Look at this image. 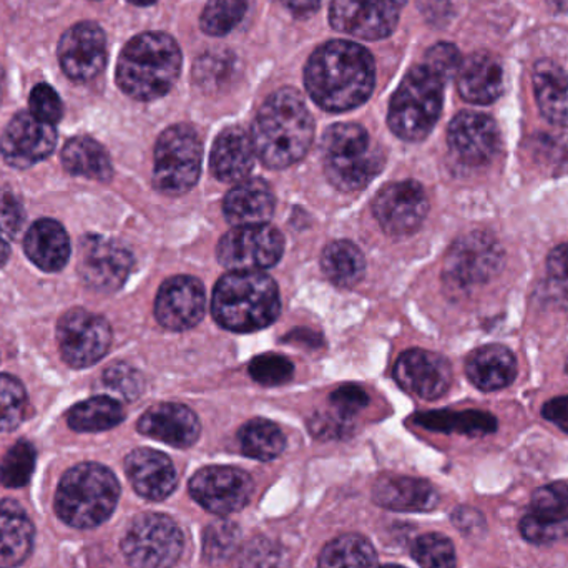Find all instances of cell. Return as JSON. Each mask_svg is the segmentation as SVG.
I'll use <instances>...</instances> for the list:
<instances>
[{"instance_id": "cell-1", "label": "cell", "mask_w": 568, "mask_h": 568, "mask_svg": "<svg viewBox=\"0 0 568 568\" xmlns=\"http://www.w3.org/2000/svg\"><path fill=\"white\" fill-rule=\"evenodd\" d=\"M376 82L373 55L359 43L333 40L307 60L304 83L311 99L327 112H346L369 99Z\"/></svg>"}, {"instance_id": "cell-2", "label": "cell", "mask_w": 568, "mask_h": 568, "mask_svg": "<svg viewBox=\"0 0 568 568\" xmlns=\"http://www.w3.org/2000/svg\"><path fill=\"white\" fill-rule=\"evenodd\" d=\"M313 135V116L293 89L273 93L260 109L252 130L256 155L275 170L287 169L304 159Z\"/></svg>"}, {"instance_id": "cell-3", "label": "cell", "mask_w": 568, "mask_h": 568, "mask_svg": "<svg viewBox=\"0 0 568 568\" xmlns=\"http://www.w3.org/2000/svg\"><path fill=\"white\" fill-rule=\"evenodd\" d=\"M182 70V52L172 37L140 33L120 53L116 82L135 100L160 99L170 92Z\"/></svg>"}, {"instance_id": "cell-4", "label": "cell", "mask_w": 568, "mask_h": 568, "mask_svg": "<svg viewBox=\"0 0 568 568\" xmlns=\"http://www.w3.org/2000/svg\"><path fill=\"white\" fill-rule=\"evenodd\" d=\"M282 310L275 280L262 272H232L216 283L212 311L216 323L235 333L270 326Z\"/></svg>"}, {"instance_id": "cell-5", "label": "cell", "mask_w": 568, "mask_h": 568, "mask_svg": "<svg viewBox=\"0 0 568 568\" xmlns=\"http://www.w3.org/2000/svg\"><path fill=\"white\" fill-rule=\"evenodd\" d=\"M120 484L109 467L83 463L63 474L55 493V513L73 529H95L119 504Z\"/></svg>"}, {"instance_id": "cell-6", "label": "cell", "mask_w": 568, "mask_h": 568, "mask_svg": "<svg viewBox=\"0 0 568 568\" xmlns=\"http://www.w3.org/2000/svg\"><path fill=\"white\" fill-rule=\"evenodd\" d=\"M444 83L429 67L416 65L407 72L389 105L390 130L406 142H420L433 132L443 112Z\"/></svg>"}, {"instance_id": "cell-7", "label": "cell", "mask_w": 568, "mask_h": 568, "mask_svg": "<svg viewBox=\"0 0 568 568\" xmlns=\"http://www.w3.org/2000/svg\"><path fill=\"white\" fill-rule=\"evenodd\" d=\"M324 172L341 192L364 189L383 169L384 156L357 123H337L323 136Z\"/></svg>"}, {"instance_id": "cell-8", "label": "cell", "mask_w": 568, "mask_h": 568, "mask_svg": "<svg viewBox=\"0 0 568 568\" xmlns=\"http://www.w3.org/2000/svg\"><path fill=\"white\" fill-rule=\"evenodd\" d=\"M202 140L189 125H173L155 146L153 183L165 195H183L196 185L202 172Z\"/></svg>"}, {"instance_id": "cell-9", "label": "cell", "mask_w": 568, "mask_h": 568, "mask_svg": "<svg viewBox=\"0 0 568 568\" xmlns=\"http://www.w3.org/2000/svg\"><path fill=\"white\" fill-rule=\"evenodd\" d=\"M185 549V537L172 517L142 514L130 524L122 552L132 568H173Z\"/></svg>"}, {"instance_id": "cell-10", "label": "cell", "mask_w": 568, "mask_h": 568, "mask_svg": "<svg viewBox=\"0 0 568 568\" xmlns=\"http://www.w3.org/2000/svg\"><path fill=\"white\" fill-rule=\"evenodd\" d=\"M284 252L282 233L270 225L239 226L220 240L219 262L232 272H262L280 262Z\"/></svg>"}, {"instance_id": "cell-11", "label": "cell", "mask_w": 568, "mask_h": 568, "mask_svg": "<svg viewBox=\"0 0 568 568\" xmlns=\"http://www.w3.org/2000/svg\"><path fill=\"white\" fill-rule=\"evenodd\" d=\"M255 484L245 470L229 466L200 469L190 480L193 499L215 516H232L248 506Z\"/></svg>"}, {"instance_id": "cell-12", "label": "cell", "mask_w": 568, "mask_h": 568, "mask_svg": "<svg viewBox=\"0 0 568 568\" xmlns=\"http://www.w3.org/2000/svg\"><path fill=\"white\" fill-rule=\"evenodd\" d=\"M60 353L72 367H87L102 359L112 343V329L99 314L72 310L57 326Z\"/></svg>"}, {"instance_id": "cell-13", "label": "cell", "mask_w": 568, "mask_h": 568, "mask_svg": "<svg viewBox=\"0 0 568 568\" xmlns=\"http://www.w3.org/2000/svg\"><path fill=\"white\" fill-rule=\"evenodd\" d=\"M503 265L499 243L483 232L469 233L454 243L444 265V276L454 286L470 287L490 282Z\"/></svg>"}, {"instance_id": "cell-14", "label": "cell", "mask_w": 568, "mask_h": 568, "mask_svg": "<svg viewBox=\"0 0 568 568\" xmlns=\"http://www.w3.org/2000/svg\"><path fill=\"white\" fill-rule=\"evenodd\" d=\"M406 0H333L329 20L334 29L357 39L381 40L396 29Z\"/></svg>"}, {"instance_id": "cell-15", "label": "cell", "mask_w": 568, "mask_h": 568, "mask_svg": "<svg viewBox=\"0 0 568 568\" xmlns=\"http://www.w3.org/2000/svg\"><path fill=\"white\" fill-rule=\"evenodd\" d=\"M132 253L103 236L89 235L80 246L79 273L90 287L103 293L119 290L132 272Z\"/></svg>"}, {"instance_id": "cell-16", "label": "cell", "mask_w": 568, "mask_h": 568, "mask_svg": "<svg viewBox=\"0 0 568 568\" xmlns=\"http://www.w3.org/2000/svg\"><path fill=\"white\" fill-rule=\"evenodd\" d=\"M373 212L387 235H410L423 225L429 212V202L419 183H390L374 200Z\"/></svg>"}, {"instance_id": "cell-17", "label": "cell", "mask_w": 568, "mask_h": 568, "mask_svg": "<svg viewBox=\"0 0 568 568\" xmlns=\"http://www.w3.org/2000/svg\"><path fill=\"white\" fill-rule=\"evenodd\" d=\"M520 534L536 546L568 539V484H549L534 493Z\"/></svg>"}, {"instance_id": "cell-18", "label": "cell", "mask_w": 568, "mask_h": 568, "mask_svg": "<svg viewBox=\"0 0 568 568\" xmlns=\"http://www.w3.org/2000/svg\"><path fill=\"white\" fill-rule=\"evenodd\" d=\"M450 152L464 165L483 166L493 162L500 150V130L486 113L460 112L447 132Z\"/></svg>"}, {"instance_id": "cell-19", "label": "cell", "mask_w": 568, "mask_h": 568, "mask_svg": "<svg viewBox=\"0 0 568 568\" xmlns=\"http://www.w3.org/2000/svg\"><path fill=\"white\" fill-rule=\"evenodd\" d=\"M53 125L40 122L32 113H17L3 130L0 153L9 165L29 169L45 160L55 149Z\"/></svg>"}, {"instance_id": "cell-20", "label": "cell", "mask_w": 568, "mask_h": 568, "mask_svg": "<svg viewBox=\"0 0 568 568\" xmlns=\"http://www.w3.org/2000/svg\"><path fill=\"white\" fill-rule=\"evenodd\" d=\"M59 60L63 72L77 82H87L102 72L106 62V39L97 23L70 27L59 42Z\"/></svg>"}, {"instance_id": "cell-21", "label": "cell", "mask_w": 568, "mask_h": 568, "mask_svg": "<svg viewBox=\"0 0 568 568\" xmlns=\"http://www.w3.org/2000/svg\"><path fill=\"white\" fill-rule=\"evenodd\" d=\"M205 287L192 276H173L162 284L156 294V320L170 331L196 326L205 316Z\"/></svg>"}, {"instance_id": "cell-22", "label": "cell", "mask_w": 568, "mask_h": 568, "mask_svg": "<svg viewBox=\"0 0 568 568\" xmlns=\"http://www.w3.org/2000/svg\"><path fill=\"white\" fill-rule=\"evenodd\" d=\"M394 377L403 389L434 400L443 397L453 383L449 361L440 354L409 349L400 354L394 366Z\"/></svg>"}, {"instance_id": "cell-23", "label": "cell", "mask_w": 568, "mask_h": 568, "mask_svg": "<svg viewBox=\"0 0 568 568\" xmlns=\"http://www.w3.org/2000/svg\"><path fill=\"white\" fill-rule=\"evenodd\" d=\"M143 436L152 437L160 443L169 444L179 449H189L199 440L202 426L199 417L190 407L183 404H156L150 407L139 424Z\"/></svg>"}, {"instance_id": "cell-24", "label": "cell", "mask_w": 568, "mask_h": 568, "mask_svg": "<svg viewBox=\"0 0 568 568\" xmlns=\"http://www.w3.org/2000/svg\"><path fill=\"white\" fill-rule=\"evenodd\" d=\"M125 473L139 496L146 500H165L175 493L179 477L169 456L159 450H132L125 459Z\"/></svg>"}, {"instance_id": "cell-25", "label": "cell", "mask_w": 568, "mask_h": 568, "mask_svg": "<svg viewBox=\"0 0 568 568\" xmlns=\"http://www.w3.org/2000/svg\"><path fill=\"white\" fill-rule=\"evenodd\" d=\"M457 90L466 102L490 105L504 93L503 62L490 52H474L456 73Z\"/></svg>"}, {"instance_id": "cell-26", "label": "cell", "mask_w": 568, "mask_h": 568, "mask_svg": "<svg viewBox=\"0 0 568 568\" xmlns=\"http://www.w3.org/2000/svg\"><path fill=\"white\" fill-rule=\"evenodd\" d=\"M373 499L394 513H429L439 504V494L433 484L417 477L384 476L374 484Z\"/></svg>"}, {"instance_id": "cell-27", "label": "cell", "mask_w": 568, "mask_h": 568, "mask_svg": "<svg viewBox=\"0 0 568 568\" xmlns=\"http://www.w3.org/2000/svg\"><path fill=\"white\" fill-rule=\"evenodd\" d=\"M255 156L252 135L240 126H232L223 130L215 140L210 169L220 182H243L255 165Z\"/></svg>"}, {"instance_id": "cell-28", "label": "cell", "mask_w": 568, "mask_h": 568, "mask_svg": "<svg viewBox=\"0 0 568 568\" xmlns=\"http://www.w3.org/2000/svg\"><path fill=\"white\" fill-rule=\"evenodd\" d=\"M223 212L235 226L265 225L275 212L272 186L262 179L243 180L225 196Z\"/></svg>"}, {"instance_id": "cell-29", "label": "cell", "mask_w": 568, "mask_h": 568, "mask_svg": "<svg viewBox=\"0 0 568 568\" xmlns=\"http://www.w3.org/2000/svg\"><path fill=\"white\" fill-rule=\"evenodd\" d=\"M32 520L16 500H0V568H17L33 549Z\"/></svg>"}, {"instance_id": "cell-30", "label": "cell", "mask_w": 568, "mask_h": 568, "mask_svg": "<svg viewBox=\"0 0 568 568\" xmlns=\"http://www.w3.org/2000/svg\"><path fill=\"white\" fill-rule=\"evenodd\" d=\"M466 373L470 383L480 390H500L516 379V356L500 344H489L467 357Z\"/></svg>"}, {"instance_id": "cell-31", "label": "cell", "mask_w": 568, "mask_h": 568, "mask_svg": "<svg viewBox=\"0 0 568 568\" xmlns=\"http://www.w3.org/2000/svg\"><path fill=\"white\" fill-rule=\"evenodd\" d=\"M23 250L30 262L43 272H60L69 262V235L60 223L39 220L27 232Z\"/></svg>"}, {"instance_id": "cell-32", "label": "cell", "mask_w": 568, "mask_h": 568, "mask_svg": "<svg viewBox=\"0 0 568 568\" xmlns=\"http://www.w3.org/2000/svg\"><path fill=\"white\" fill-rule=\"evenodd\" d=\"M532 85L537 105L550 123L568 119V73L554 60L544 59L534 65Z\"/></svg>"}, {"instance_id": "cell-33", "label": "cell", "mask_w": 568, "mask_h": 568, "mask_svg": "<svg viewBox=\"0 0 568 568\" xmlns=\"http://www.w3.org/2000/svg\"><path fill=\"white\" fill-rule=\"evenodd\" d=\"M62 162L67 172L99 182H109L113 175L109 153L89 136L69 140L62 150Z\"/></svg>"}, {"instance_id": "cell-34", "label": "cell", "mask_w": 568, "mask_h": 568, "mask_svg": "<svg viewBox=\"0 0 568 568\" xmlns=\"http://www.w3.org/2000/svg\"><path fill=\"white\" fill-rule=\"evenodd\" d=\"M416 423L436 433H456L470 437L487 436L497 430L496 417L483 410H433L417 414Z\"/></svg>"}, {"instance_id": "cell-35", "label": "cell", "mask_w": 568, "mask_h": 568, "mask_svg": "<svg viewBox=\"0 0 568 568\" xmlns=\"http://www.w3.org/2000/svg\"><path fill=\"white\" fill-rule=\"evenodd\" d=\"M321 268L329 282L337 286H354L363 278L366 262L363 253L354 243L333 242L324 248Z\"/></svg>"}, {"instance_id": "cell-36", "label": "cell", "mask_w": 568, "mask_h": 568, "mask_svg": "<svg viewBox=\"0 0 568 568\" xmlns=\"http://www.w3.org/2000/svg\"><path fill=\"white\" fill-rule=\"evenodd\" d=\"M125 413L112 397L97 396L69 410V426L77 433H102L122 423Z\"/></svg>"}, {"instance_id": "cell-37", "label": "cell", "mask_w": 568, "mask_h": 568, "mask_svg": "<svg viewBox=\"0 0 568 568\" xmlns=\"http://www.w3.org/2000/svg\"><path fill=\"white\" fill-rule=\"evenodd\" d=\"M376 559V550L369 540L357 534H346L324 547L317 568H373Z\"/></svg>"}, {"instance_id": "cell-38", "label": "cell", "mask_w": 568, "mask_h": 568, "mask_svg": "<svg viewBox=\"0 0 568 568\" xmlns=\"http://www.w3.org/2000/svg\"><path fill=\"white\" fill-rule=\"evenodd\" d=\"M240 446L243 454L256 460L276 459L286 447L283 430L272 420L253 419L240 429Z\"/></svg>"}, {"instance_id": "cell-39", "label": "cell", "mask_w": 568, "mask_h": 568, "mask_svg": "<svg viewBox=\"0 0 568 568\" xmlns=\"http://www.w3.org/2000/svg\"><path fill=\"white\" fill-rule=\"evenodd\" d=\"M242 530L229 519L215 520L203 532V559L210 564H223L239 552Z\"/></svg>"}, {"instance_id": "cell-40", "label": "cell", "mask_w": 568, "mask_h": 568, "mask_svg": "<svg viewBox=\"0 0 568 568\" xmlns=\"http://www.w3.org/2000/svg\"><path fill=\"white\" fill-rule=\"evenodd\" d=\"M37 454L32 444L27 440H19L13 444L2 463H0V483L2 486L10 487V489H19V487L29 484L32 477L33 469H36Z\"/></svg>"}, {"instance_id": "cell-41", "label": "cell", "mask_w": 568, "mask_h": 568, "mask_svg": "<svg viewBox=\"0 0 568 568\" xmlns=\"http://www.w3.org/2000/svg\"><path fill=\"white\" fill-rule=\"evenodd\" d=\"M248 10V0H210L202 13L203 32L225 36L232 32Z\"/></svg>"}, {"instance_id": "cell-42", "label": "cell", "mask_w": 568, "mask_h": 568, "mask_svg": "<svg viewBox=\"0 0 568 568\" xmlns=\"http://www.w3.org/2000/svg\"><path fill=\"white\" fill-rule=\"evenodd\" d=\"M290 552L275 540L255 537L240 552L239 568H290Z\"/></svg>"}, {"instance_id": "cell-43", "label": "cell", "mask_w": 568, "mask_h": 568, "mask_svg": "<svg viewBox=\"0 0 568 568\" xmlns=\"http://www.w3.org/2000/svg\"><path fill=\"white\" fill-rule=\"evenodd\" d=\"M413 557L420 568H456L454 544L440 534H426L413 544Z\"/></svg>"}, {"instance_id": "cell-44", "label": "cell", "mask_w": 568, "mask_h": 568, "mask_svg": "<svg viewBox=\"0 0 568 568\" xmlns=\"http://www.w3.org/2000/svg\"><path fill=\"white\" fill-rule=\"evenodd\" d=\"M27 394L16 377L0 374V433L16 429L26 417Z\"/></svg>"}, {"instance_id": "cell-45", "label": "cell", "mask_w": 568, "mask_h": 568, "mask_svg": "<svg viewBox=\"0 0 568 568\" xmlns=\"http://www.w3.org/2000/svg\"><path fill=\"white\" fill-rule=\"evenodd\" d=\"M294 367L290 359L280 354H263L250 364V374L263 386H280L293 377Z\"/></svg>"}, {"instance_id": "cell-46", "label": "cell", "mask_w": 568, "mask_h": 568, "mask_svg": "<svg viewBox=\"0 0 568 568\" xmlns=\"http://www.w3.org/2000/svg\"><path fill=\"white\" fill-rule=\"evenodd\" d=\"M103 383L113 393L129 400L136 399L142 394L143 386H145L142 374L135 367L125 363H115L106 367L105 373H103Z\"/></svg>"}, {"instance_id": "cell-47", "label": "cell", "mask_w": 568, "mask_h": 568, "mask_svg": "<svg viewBox=\"0 0 568 568\" xmlns=\"http://www.w3.org/2000/svg\"><path fill=\"white\" fill-rule=\"evenodd\" d=\"M369 403L366 390L356 384H344L337 387L329 397V413L339 417L344 423H353L354 417L364 409Z\"/></svg>"}, {"instance_id": "cell-48", "label": "cell", "mask_w": 568, "mask_h": 568, "mask_svg": "<svg viewBox=\"0 0 568 568\" xmlns=\"http://www.w3.org/2000/svg\"><path fill=\"white\" fill-rule=\"evenodd\" d=\"M30 113L40 122L53 123L62 119L63 106L59 93L52 87L40 83L30 93Z\"/></svg>"}, {"instance_id": "cell-49", "label": "cell", "mask_w": 568, "mask_h": 568, "mask_svg": "<svg viewBox=\"0 0 568 568\" xmlns=\"http://www.w3.org/2000/svg\"><path fill=\"white\" fill-rule=\"evenodd\" d=\"M233 65L235 63L230 53H212L196 63V79L202 85L220 87L223 80H229L232 75Z\"/></svg>"}, {"instance_id": "cell-50", "label": "cell", "mask_w": 568, "mask_h": 568, "mask_svg": "<svg viewBox=\"0 0 568 568\" xmlns=\"http://www.w3.org/2000/svg\"><path fill=\"white\" fill-rule=\"evenodd\" d=\"M460 63L463 59H460L459 49L453 43L443 42L430 47L424 65L429 67L440 79L447 80L459 72Z\"/></svg>"}, {"instance_id": "cell-51", "label": "cell", "mask_w": 568, "mask_h": 568, "mask_svg": "<svg viewBox=\"0 0 568 568\" xmlns=\"http://www.w3.org/2000/svg\"><path fill=\"white\" fill-rule=\"evenodd\" d=\"M23 225V209L9 190H0V232L13 239Z\"/></svg>"}, {"instance_id": "cell-52", "label": "cell", "mask_w": 568, "mask_h": 568, "mask_svg": "<svg viewBox=\"0 0 568 568\" xmlns=\"http://www.w3.org/2000/svg\"><path fill=\"white\" fill-rule=\"evenodd\" d=\"M540 155L556 169L568 166V126L557 130L539 140Z\"/></svg>"}, {"instance_id": "cell-53", "label": "cell", "mask_w": 568, "mask_h": 568, "mask_svg": "<svg viewBox=\"0 0 568 568\" xmlns=\"http://www.w3.org/2000/svg\"><path fill=\"white\" fill-rule=\"evenodd\" d=\"M550 280L568 296V243L557 246L547 258Z\"/></svg>"}, {"instance_id": "cell-54", "label": "cell", "mask_w": 568, "mask_h": 568, "mask_svg": "<svg viewBox=\"0 0 568 568\" xmlns=\"http://www.w3.org/2000/svg\"><path fill=\"white\" fill-rule=\"evenodd\" d=\"M542 416L568 434V396L556 397L542 407Z\"/></svg>"}, {"instance_id": "cell-55", "label": "cell", "mask_w": 568, "mask_h": 568, "mask_svg": "<svg viewBox=\"0 0 568 568\" xmlns=\"http://www.w3.org/2000/svg\"><path fill=\"white\" fill-rule=\"evenodd\" d=\"M420 9L427 20L434 23L447 22L453 12L449 0H420Z\"/></svg>"}, {"instance_id": "cell-56", "label": "cell", "mask_w": 568, "mask_h": 568, "mask_svg": "<svg viewBox=\"0 0 568 568\" xmlns=\"http://www.w3.org/2000/svg\"><path fill=\"white\" fill-rule=\"evenodd\" d=\"M276 2L282 3L284 9L293 12L294 16L306 17L320 9L321 0H276Z\"/></svg>"}, {"instance_id": "cell-57", "label": "cell", "mask_w": 568, "mask_h": 568, "mask_svg": "<svg viewBox=\"0 0 568 568\" xmlns=\"http://www.w3.org/2000/svg\"><path fill=\"white\" fill-rule=\"evenodd\" d=\"M10 250L9 245H7L6 240L2 239V235H0V266L3 265V263L7 262V258H9Z\"/></svg>"}, {"instance_id": "cell-58", "label": "cell", "mask_w": 568, "mask_h": 568, "mask_svg": "<svg viewBox=\"0 0 568 568\" xmlns=\"http://www.w3.org/2000/svg\"><path fill=\"white\" fill-rule=\"evenodd\" d=\"M129 2L135 3V6H150V3L156 2V0H129Z\"/></svg>"}, {"instance_id": "cell-59", "label": "cell", "mask_w": 568, "mask_h": 568, "mask_svg": "<svg viewBox=\"0 0 568 568\" xmlns=\"http://www.w3.org/2000/svg\"><path fill=\"white\" fill-rule=\"evenodd\" d=\"M379 568H406V567L396 566V564H387V566H381Z\"/></svg>"}, {"instance_id": "cell-60", "label": "cell", "mask_w": 568, "mask_h": 568, "mask_svg": "<svg viewBox=\"0 0 568 568\" xmlns=\"http://www.w3.org/2000/svg\"><path fill=\"white\" fill-rule=\"evenodd\" d=\"M567 371H568V359H567Z\"/></svg>"}]
</instances>
